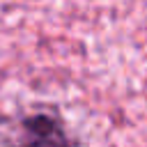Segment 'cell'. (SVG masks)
I'll list each match as a JSON object with an SVG mask.
<instances>
[{
  "mask_svg": "<svg viewBox=\"0 0 147 147\" xmlns=\"http://www.w3.org/2000/svg\"><path fill=\"white\" fill-rule=\"evenodd\" d=\"M9 147H78V140L55 108H39L18 119Z\"/></svg>",
  "mask_w": 147,
  "mask_h": 147,
  "instance_id": "cell-1",
  "label": "cell"
}]
</instances>
